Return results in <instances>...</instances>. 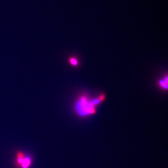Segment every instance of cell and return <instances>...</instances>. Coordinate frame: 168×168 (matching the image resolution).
Masks as SVG:
<instances>
[{"label":"cell","mask_w":168,"mask_h":168,"mask_svg":"<svg viewBox=\"0 0 168 168\" xmlns=\"http://www.w3.org/2000/svg\"><path fill=\"white\" fill-rule=\"evenodd\" d=\"M69 62L72 66H76L78 65V61L76 59L74 58H70L69 59Z\"/></svg>","instance_id":"3"},{"label":"cell","mask_w":168,"mask_h":168,"mask_svg":"<svg viewBox=\"0 0 168 168\" xmlns=\"http://www.w3.org/2000/svg\"><path fill=\"white\" fill-rule=\"evenodd\" d=\"M159 84L162 87H163V89H166V90L168 89V85H167V84L165 83L164 80H161L159 81Z\"/></svg>","instance_id":"4"},{"label":"cell","mask_w":168,"mask_h":168,"mask_svg":"<svg viewBox=\"0 0 168 168\" xmlns=\"http://www.w3.org/2000/svg\"><path fill=\"white\" fill-rule=\"evenodd\" d=\"M31 159L29 156H26L24 157L23 162L21 166L23 168H28L31 164Z\"/></svg>","instance_id":"2"},{"label":"cell","mask_w":168,"mask_h":168,"mask_svg":"<svg viewBox=\"0 0 168 168\" xmlns=\"http://www.w3.org/2000/svg\"><path fill=\"white\" fill-rule=\"evenodd\" d=\"M75 109L80 116H86L95 113V105L92 101H88L86 97H81L76 103Z\"/></svg>","instance_id":"1"}]
</instances>
